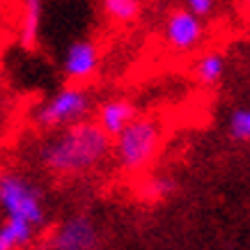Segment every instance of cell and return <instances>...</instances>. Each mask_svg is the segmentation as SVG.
I'll return each instance as SVG.
<instances>
[{"label": "cell", "mask_w": 250, "mask_h": 250, "mask_svg": "<svg viewBox=\"0 0 250 250\" xmlns=\"http://www.w3.org/2000/svg\"><path fill=\"white\" fill-rule=\"evenodd\" d=\"M110 149L113 140L97 122H81L51 138L42 147L39 159L55 174H78L104 161Z\"/></svg>", "instance_id": "obj_1"}, {"label": "cell", "mask_w": 250, "mask_h": 250, "mask_svg": "<svg viewBox=\"0 0 250 250\" xmlns=\"http://www.w3.org/2000/svg\"><path fill=\"white\" fill-rule=\"evenodd\" d=\"M159 143V122L152 120V117H138L120 136L113 138V159L122 170L138 172L156 156Z\"/></svg>", "instance_id": "obj_2"}, {"label": "cell", "mask_w": 250, "mask_h": 250, "mask_svg": "<svg viewBox=\"0 0 250 250\" xmlns=\"http://www.w3.org/2000/svg\"><path fill=\"white\" fill-rule=\"evenodd\" d=\"M92 110L90 92L78 87V85H67L58 90L51 99L35 110L32 120L37 122L42 129H55V126H74L81 124L83 117Z\"/></svg>", "instance_id": "obj_3"}, {"label": "cell", "mask_w": 250, "mask_h": 250, "mask_svg": "<svg viewBox=\"0 0 250 250\" xmlns=\"http://www.w3.org/2000/svg\"><path fill=\"white\" fill-rule=\"evenodd\" d=\"M0 207L7 218H19L39 228L44 223V207L39 188L14 172L0 174Z\"/></svg>", "instance_id": "obj_4"}, {"label": "cell", "mask_w": 250, "mask_h": 250, "mask_svg": "<svg viewBox=\"0 0 250 250\" xmlns=\"http://www.w3.org/2000/svg\"><path fill=\"white\" fill-rule=\"evenodd\" d=\"M163 37H166V44L172 51L188 53V51H193V48H197V46L202 44L205 23H202V19H197L190 9H186V7L174 9L166 19Z\"/></svg>", "instance_id": "obj_5"}, {"label": "cell", "mask_w": 250, "mask_h": 250, "mask_svg": "<svg viewBox=\"0 0 250 250\" xmlns=\"http://www.w3.org/2000/svg\"><path fill=\"white\" fill-rule=\"evenodd\" d=\"M97 67H99V51L92 39L83 37L67 46L64 60H62V71H64L67 78L76 81V83L85 81V78H90L97 71Z\"/></svg>", "instance_id": "obj_6"}, {"label": "cell", "mask_w": 250, "mask_h": 250, "mask_svg": "<svg viewBox=\"0 0 250 250\" xmlns=\"http://www.w3.org/2000/svg\"><path fill=\"white\" fill-rule=\"evenodd\" d=\"M138 120V110L129 99H108L97 110V124L110 138H117L122 131Z\"/></svg>", "instance_id": "obj_7"}, {"label": "cell", "mask_w": 250, "mask_h": 250, "mask_svg": "<svg viewBox=\"0 0 250 250\" xmlns=\"http://www.w3.org/2000/svg\"><path fill=\"white\" fill-rule=\"evenodd\" d=\"M97 246V229L87 216H76L55 234L53 250H92Z\"/></svg>", "instance_id": "obj_8"}, {"label": "cell", "mask_w": 250, "mask_h": 250, "mask_svg": "<svg viewBox=\"0 0 250 250\" xmlns=\"http://www.w3.org/2000/svg\"><path fill=\"white\" fill-rule=\"evenodd\" d=\"M35 228L25 220L7 218L0 225V250H16L32 239Z\"/></svg>", "instance_id": "obj_9"}, {"label": "cell", "mask_w": 250, "mask_h": 250, "mask_svg": "<svg viewBox=\"0 0 250 250\" xmlns=\"http://www.w3.org/2000/svg\"><path fill=\"white\" fill-rule=\"evenodd\" d=\"M223 71H225V60L220 53H205L195 62V78L205 85L216 83L223 76Z\"/></svg>", "instance_id": "obj_10"}, {"label": "cell", "mask_w": 250, "mask_h": 250, "mask_svg": "<svg viewBox=\"0 0 250 250\" xmlns=\"http://www.w3.org/2000/svg\"><path fill=\"white\" fill-rule=\"evenodd\" d=\"M39 21H42V2H28L23 12V25H21V39L25 46H35L39 32Z\"/></svg>", "instance_id": "obj_11"}, {"label": "cell", "mask_w": 250, "mask_h": 250, "mask_svg": "<svg viewBox=\"0 0 250 250\" xmlns=\"http://www.w3.org/2000/svg\"><path fill=\"white\" fill-rule=\"evenodd\" d=\"M101 7L117 23H129L140 14V2L138 0H106Z\"/></svg>", "instance_id": "obj_12"}, {"label": "cell", "mask_w": 250, "mask_h": 250, "mask_svg": "<svg viewBox=\"0 0 250 250\" xmlns=\"http://www.w3.org/2000/svg\"><path fill=\"white\" fill-rule=\"evenodd\" d=\"M229 133L236 140H250V110H234L229 117Z\"/></svg>", "instance_id": "obj_13"}, {"label": "cell", "mask_w": 250, "mask_h": 250, "mask_svg": "<svg viewBox=\"0 0 250 250\" xmlns=\"http://www.w3.org/2000/svg\"><path fill=\"white\" fill-rule=\"evenodd\" d=\"M186 9H190L197 19H202V16H209L213 12V2L211 0H188Z\"/></svg>", "instance_id": "obj_14"}, {"label": "cell", "mask_w": 250, "mask_h": 250, "mask_svg": "<svg viewBox=\"0 0 250 250\" xmlns=\"http://www.w3.org/2000/svg\"><path fill=\"white\" fill-rule=\"evenodd\" d=\"M149 188H152L154 195H166L167 190L172 188V184L167 182V179H156V182H154L152 186H149Z\"/></svg>", "instance_id": "obj_15"}]
</instances>
